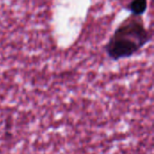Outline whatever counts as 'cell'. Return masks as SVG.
<instances>
[{
	"mask_svg": "<svg viewBox=\"0 0 154 154\" xmlns=\"http://www.w3.org/2000/svg\"><path fill=\"white\" fill-rule=\"evenodd\" d=\"M152 38L143 17L130 14L116 29L106 44L105 51L110 60L117 61L138 53Z\"/></svg>",
	"mask_w": 154,
	"mask_h": 154,
	"instance_id": "6da1fadb",
	"label": "cell"
},
{
	"mask_svg": "<svg viewBox=\"0 0 154 154\" xmlns=\"http://www.w3.org/2000/svg\"><path fill=\"white\" fill-rule=\"evenodd\" d=\"M148 6V0H132L126 6V9L133 15L143 16L146 12Z\"/></svg>",
	"mask_w": 154,
	"mask_h": 154,
	"instance_id": "7a4b0ae2",
	"label": "cell"
}]
</instances>
